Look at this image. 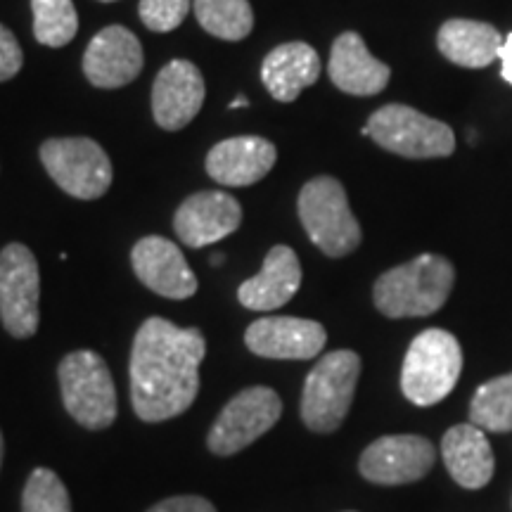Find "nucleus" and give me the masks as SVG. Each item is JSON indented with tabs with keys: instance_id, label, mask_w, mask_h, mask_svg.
I'll return each instance as SVG.
<instances>
[{
	"instance_id": "nucleus-1",
	"label": "nucleus",
	"mask_w": 512,
	"mask_h": 512,
	"mask_svg": "<svg viewBox=\"0 0 512 512\" xmlns=\"http://www.w3.org/2000/svg\"><path fill=\"white\" fill-rule=\"evenodd\" d=\"M204 354L202 330L147 318L131 349V401L138 418L164 422L188 411L200 392Z\"/></svg>"
},
{
	"instance_id": "nucleus-2",
	"label": "nucleus",
	"mask_w": 512,
	"mask_h": 512,
	"mask_svg": "<svg viewBox=\"0 0 512 512\" xmlns=\"http://www.w3.org/2000/svg\"><path fill=\"white\" fill-rule=\"evenodd\" d=\"M456 283L451 261L439 254H420L377 278L373 297L387 318H422L446 304Z\"/></svg>"
},
{
	"instance_id": "nucleus-3",
	"label": "nucleus",
	"mask_w": 512,
	"mask_h": 512,
	"mask_svg": "<svg viewBox=\"0 0 512 512\" xmlns=\"http://www.w3.org/2000/svg\"><path fill=\"white\" fill-rule=\"evenodd\" d=\"M463 373V349L451 332L430 328L420 332L406 351L401 392L415 406H434L456 389Z\"/></svg>"
},
{
	"instance_id": "nucleus-4",
	"label": "nucleus",
	"mask_w": 512,
	"mask_h": 512,
	"mask_svg": "<svg viewBox=\"0 0 512 512\" xmlns=\"http://www.w3.org/2000/svg\"><path fill=\"white\" fill-rule=\"evenodd\" d=\"M299 219L320 252L339 259L361 245V226L349 207L347 190L332 176H318L299 192Z\"/></svg>"
},
{
	"instance_id": "nucleus-5",
	"label": "nucleus",
	"mask_w": 512,
	"mask_h": 512,
	"mask_svg": "<svg viewBox=\"0 0 512 512\" xmlns=\"http://www.w3.org/2000/svg\"><path fill=\"white\" fill-rule=\"evenodd\" d=\"M57 377L64 408L81 427L105 430L117 420V389L100 354L83 349L64 356Z\"/></svg>"
},
{
	"instance_id": "nucleus-6",
	"label": "nucleus",
	"mask_w": 512,
	"mask_h": 512,
	"mask_svg": "<svg viewBox=\"0 0 512 512\" xmlns=\"http://www.w3.org/2000/svg\"><path fill=\"white\" fill-rule=\"evenodd\" d=\"M361 358L339 349L325 354L306 377L302 394V418L311 432L330 434L339 430L354 401Z\"/></svg>"
},
{
	"instance_id": "nucleus-7",
	"label": "nucleus",
	"mask_w": 512,
	"mask_h": 512,
	"mask_svg": "<svg viewBox=\"0 0 512 512\" xmlns=\"http://www.w3.org/2000/svg\"><path fill=\"white\" fill-rule=\"evenodd\" d=\"M361 133L373 138L384 150L408 159L448 157L456 150L451 126L406 105L380 107Z\"/></svg>"
},
{
	"instance_id": "nucleus-8",
	"label": "nucleus",
	"mask_w": 512,
	"mask_h": 512,
	"mask_svg": "<svg viewBox=\"0 0 512 512\" xmlns=\"http://www.w3.org/2000/svg\"><path fill=\"white\" fill-rule=\"evenodd\" d=\"M50 178L76 200H98L112 185V162L91 138H53L41 145Z\"/></svg>"
},
{
	"instance_id": "nucleus-9",
	"label": "nucleus",
	"mask_w": 512,
	"mask_h": 512,
	"mask_svg": "<svg viewBox=\"0 0 512 512\" xmlns=\"http://www.w3.org/2000/svg\"><path fill=\"white\" fill-rule=\"evenodd\" d=\"M283 415V401L271 387H249L228 401L211 425L207 446L216 456H235L264 437Z\"/></svg>"
},
{
	"instance_id": "nucleus-10",
	"label": "nucleus",
	"mask_w": 512,
	"mask_h": 512,
	"mask_svg": "<svg viewBox=\"0 0 512 512\" xmlns=\"http://www.w3.org/2000/svg\"><path fill=\"white\" fill-rule=\"evenodd\" d=\"M41 273L29 247L12 242L0 252V320L15 339L34 337L38 330Z\"/></svg>"
},
{
	"instance_id": "nucleus-11",
	"label": "nucleus",
	"mask_w": 512,
	"mask_h": 512,
	"mask_svg": "<svg viewBox=\"0 0 512 512\" xmlns=\"http://www.w3.org/2000/svg\"><path fill=\"white\" fill-rule=\"evenodd\" d=\"M434 446L418 434H389L363 451L358 470L373 484L420 482L434 465Z\"/></svg>"
},
{
	"instance_id": "nucleus-12",
	"label": "nucleus",
	"mask_w": 512,
	"mask_h": 512,
	"mask_svg": "<svg viewBox=\"0 0 512 512\" xmlns=\"http://www.w3.org/2000/svg\"><path fill=\"white\" fill-rule=\"evenodd\" d=\"M328 335L316 320L271 316L252 323L245 332L249 351L278 361H309L323 351Z\"/></svg>"
},
{
	"instance_id": "nucleus-13",
	"label": "nucleus",
	"mask_w": 512,
	"mask_h": 512,
	"mask_svg": "<svg viewBox=\"0 0 512 512\" xmlns=\"http://www.w3.org/2000/svg\"><path fill=\"white\" fill-rule=\"evenodd\" d=\"M242 207L233 195L207 190L190 195L174 216L178 240L188 247H207L221 242L240 228Z\"/></svg>"
},
{
	"instance_id": "nucleus-14",
	"label": "nucleus",
	"mask_w": 512,
	"mask_h": 512,
	"mask_svg": "<svg viewBox=\"0 0 512 512\" xmlns=\"http://www.w3.org/2000/svg\"><path fill=\"white\" fill-rule=\"evenodd\" d=\"M143 62V48L136 34L114 24L102 29L88 43L83 55V74L98 88H121L138 79Z\"/></svg>"
},
{
	"instance_id": "nucleus-15",
	"label": "nucleus",
	"mask_w": 512,
	"mask_h": 512,
	"mask_svg": "<svg viewBox=\"0 0 512 512\" xmlns=\"http://www.w3.org/2000/svg\"><path fill=\"white\" fill-rule=\"evenodd\" d=\"M131 264L138 280L159 297L190 299L197 292V278L178 245L171 240L150 235L133 247Z\"/></svg>"
},
{
	"instance_id": "nucleus-16",
	"label": "nucleus",
	"mask_w": 512,
	"mask_h": 512,
	"mask_svg": "<svg viewBox=\"0 0 512 512\" xmlns=\"http://www.w3.org/2000/svg\"><path fill=\"white\" fill-rule=\"evenodd\" d=\"M204 105V79L188 60H171L152 86V114L164 131H181Z\"/></svg>"
},
{
	"instance_id": "nucleus-17",
	"label": "nucleus",
	"mask_w": 512,
	"mask_h": 512,
	"mask_svg": "<svg viewBox=\"0 0 512 512\" xmlns=\"http://www.w3.org/2000/svg\"><path fill=\"white\" fill-rule=\"evenodd\" d=\"M278 150L271 140L238 136L221 140L207 155V174L226 188H247L259 183L273 169Z\"/></svg>"
},
{
	"instance_id": "nucleus-18",
	"label": "nucleus",
	"mask_w": 512,
	"mask_h": 512,
	"mask_svg": "<svg viewBox=\"0 0 512 512\" xmlns=\"http://www.w3.org/2000/svg\"><path fill=\"white\" fill-rule=\"evenodd\" d=\"M302 287V264L287 245H275L266 254L264 268L238 290L240 304L249 311H275Z\"/></svg>"
},
{
	"instance_id": "nucleus-19",
	"label": "nucleus",
	"mask_w": 512,
	"mask_h": 512,
	"mask_svg": "<svg viewBox=\"0 0 512 512\" xmlns=\"http://www.w3.org/2000/svg\"><path fill=\"white\" fill-rule=\"evenodd\" d=\"M328 74L339 91L349 95H377L387 88L389 67L370 55L363 38L347 31L332 43Z\"/></svg>"
},
{
	"instance_id": "nucleus-20",
	"label": "nucleus",
	"mask_w": 512,
	"mask_h": 512,
	"mask_svg": "<svg viewBox=\"0 0 512 512\" xmlns=\"http://www.w3.org/2000/svg\"><path fill=\"white\" fill-rule=\"evenodd\" d=\"M441 458L446 470L465 489H482L494 477V451L482 427L465 422L451 427L441 439Z\"/></svg>"
},
{
	"instance_id": "nucleus-21",
	"label": "nucleus",
	"mask_w": 512,
	"mask_h": 512,
	"mask_svg": "<svg viewBox=\"0 0 512 512\" xmlns=\"http://www.w3.org/2000/svg\"><path fill=\"white\" fill-rule=\"evenodd\" d=\"M320 76V57L309 43L294 41L273 48L261 64V81L278 102H292Z\"/></svg>"
},
{
	"instance_id": "nucleus-22",
	"label": "nucleus",
	"mask_w": 512,
	"mask_h": 512,
	"mask_svg": "<svg viewBox=\"0 0 512 512\" xmlns=\"http://www.w3.org/2000/svg\"><path fill=\"white\" fill-rule=\"evenodd\" d=\"M437 46L448 62L467 69L489 67L498 60V50L503 46V36L496 27L475 19H448L441 24Z\"/></svg>"
},
{
	"instance_id": "nucleus-23",
	"label": "nucleus",
	"mask_w": 512,
	"mask_h": 512,
	"mask_svg": "<svg viewBox=\"0 0 512 512\" xmlns=\"http://www.w3.org/2000/svg\"><path fill=\"white\" fill-rule=\"evenodd\" d=\"M192 8L200 27L223 41H242L254 29L249 0H192Z\"/></svg>"
},
{
	"instance_id": "nucleus-24",
	"label": "nucleus",
	"mask_w": 512,
	"mask_h": 512,
	"mask_svg": "<svg viewBox=\"0 0 512 512\" xmlns=\"http://www.w3.org/2000/svg\"><path fill=\"white\" fill-rule=\"evenodd\" d=\"M472 425L484 432H512V375L484 382L470 403Z\"/></svg>"
},
{
	"instance_id": "nucleus-25",
	"label": "nucleus",
	"mask_w": 512,
	"mask_h": 512,
	"mask_svg": "<svg viewBox=\"0 0 512 512\" xmlns=\"http://www.w3.org/2000/svg\"><path fill=\"white\" fill-rule=\"evenodd\" d=\"M34 36L41 46L62 48L79 31V15L72 0H31Z\"/></svg>"
},
{
	"instance_id": "nucleus-26",
	"label": "nucleus",
	"mask_w": 512,
	"mask_h": 512,
	"mask_svg": "<svg viewBox=\"0 0 512 512\" xmlns=\"http://www.w3.org/2000/svg\"><path fill=\"white\" fill-rule=\"evenodd\" d=\"M22 512H72L67 486L48 467H36L22 494Z\"/></svg>"
},
{
	"instance_id": "nucleus-27",
	"label": "nucleus",
	"mask_w": 512,
	"mask_h": 512,
	"mask_svg": "<svg viewBox=\"0 0 512 512\" xmlns=\"http://www.w3.org/2000/svg\"><path fill=\"white\" fill-rule=\"evenodd\" d=\"M190 5L192 0H140V22L150 31L166 34V31L181 27L183 19L188 17Z\"/></svg>"
},
{
	"instance_id": "nucleus-28",
	"label": "nucleus",
	"mask_w": 512,
	"mask_h": 512,
	"mask_svg": "<svg viewBox=\"0 0 512 512\" xmlns=\"http://www.w3.org/2000/svg\"><path fill=\"white\" fill-rule=\"evenodd\" d=\"M24 64V53L15 34L0 24V81H10L19 74Z\"/></svg>"
},
{
	"instance_id": "nucleus-29",
	"label": "nucleus",
	"mask_w": 512,
	"mask_h": 512,
	"mask_svg": "<svg viewBox=\"0 0 512 512\" xmlns=\"http://www.w3.org/2000/svg\"><path fill=\"white\" fill-rule=\"evenodd\" d=\"M147 512H216V508L202 496H174L152 505Z\"/></svg>"
},
{
	"instance_id": "nucleus-30",
	"label": "nucleus",
	"mask_w": 512,
	"mask_h": 512,
	"mask_svg": "<svg viewBox=\"0 0 512 512\" xmlns=\"http://www.w3.org/2000/svg\"><path fill=\"white\" fill-rule=\"evenodd\" d=\"M498 60H501V76L512 86V34L503 36V46L498 50Z\"/></svg>"
},
{
	"instance_id": "nucleus-31",
	"label": "nucleus",
	"mask_w": 512,
	"mask_h": 512,
	"mask_svg": "<svg viewBox=\"0 0 512 512\" xmlns=\"http://www.w3.org/2000/svg\"><path fill=\"white\" fill-rule=\"evenodd\" d=\"M228 107L230 110H240V107H249V100L245 98V95H240V98H235Z\"/></svg>"
},
{
	"instance_id": "nucleus-32",
	"label": "nucleus",
	"mask_w": 512,
	"mask_h": 512,
	"mask_svg": "<svg viewBox=\"0 0 512 512\" xmlns=\"http://www.w3.org/2000/svg\"><path fill=\"white\" fill-rule=\"evenodd\" d=\"M223 261H226V256H223V254H211V264H214V266H221Z\"/></svg>"
},
{
	"instance_id": "nucleus-33",
	"label": "nucleus",
	"mask_w": 512,
	"mask_h": 512,
	"mask_svg": "<svg viewBox=\"0 0 512 512\" xmlns=\"http://www.w3.org/2000/svg\"><path fill=\"white\" fill-rule=\"evenodd\" d=\"M3 456H5V444H3V434H0V465H3Z\"/></svg>"
},
{
	"instance_id": "nucleus-34",
	"label": "nucleus",
	"mask_w": 512,
	"mask_h": 512,
	"mask_svg": "<svg viewBox=\"0 0 512 512\" xmlns=\"http://www.w3.org/2000/svg\"><path fill=\"white\" fill-rule=\"evenodd\" d=\"M102 3H114V0H102Z\"/></svg>"
}]
</instances>
